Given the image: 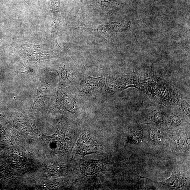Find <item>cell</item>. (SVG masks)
<instances>
[{"label": "cell", "mask_w": 190, "mask_h": 190, "mask_svg": "<svg viewBox=\"0 0 190 190\" xmlns=\"http://www.w3.org/2000/svg\"><path fill=\"white\" fill-rule=\"evenodd\" d=\"M14 154H15V153H16V152H15V151H14Z\"/></svg>", "instance_id": "cell-22"}, {"label": "cell", "mask_w": 190, "mask_h": 190, "mask_svg": "<svg viewBox=\"0 0 190 190\" xmlns=\"http://www.w3.org/2000/svg\"><path fill=\"white\" fill-rule=\"evenodd\" d=\"M28 134H29H29H30V132H28Z\"/></svg>", "instance_id": "cell-16"}, {"label": "cell", "mask_w": 190, "mask_h": 190, "mask_svg": "<svg viewBox=\"0 0 190 190\" xmlns=\"http://www.w3.org/2000/svg\"><path fill=\"white\" fill-rule=\"evenodd\" d=\"M155 119L157 123H160L163 121V118L161 114L159 112H157L155 114Z\"/></svg>", "instance_id": "cell-7"}, {"label": "cell", "mask_w": 190, "mask_h": 190, "mask_svg": "<svg viewBox=\"0 0 190 190\" xmlns=\"http://www.w3.org/2000/svg\"><path fill=\"white\" fill-rule=\"evenodd\" d=\"M20 154H21V153H20Z\"/></svg>", "instance_id": "cell-23"}, {"label": "cell", "mask_w": 190, "mask_h": 190, "mask_svg": "<svg viewBox=\"0 0 190 190\" xmlns=\"http://www.w3.org/2000/svg\"><path fill=\"white\" fill-rule=\"evenodd\" d=\"M25 152H26V153L27 152V150H25Z\"/></svg>", "instance_id": "cell-12"}, {"label": "cell", "mask_w": 190, "mask_h": 190, "mask_svg": "<svg viewBox=\"0 0 190 190\" xmlns=\"http://www.w3.org/2000/svg\"><path fill=\"white\" fill-rule=\"evenodd\" d=\"M28 154H30V153H31L30 151H28Z\"/></svg>", "instance_id": "cell-10"}, {"label": "cell", "mask_w": 190, "mask_h": 190, "mask_svg": "<svg viewBox=\"0 0 190 190\" xmlns=\"http://www.w3.org/2000/svg\"><path fill=\"white\" fill-rule=\"evenodd\" d=\"M21 159H22V160H23V157H21Z\"/></svg>", "instance_id": "cell-19"}, {"label": "cell", "mask_w": 190, "mask_h": 190, "mask_svg": "<svg viewBox=\"0 0 190 190\" xmlns=\"http://www.w3.org/2000/svg\"><path fill=\"white\" fill-rule=\"evenodd\" d=\"M58 104L66 110L71 112L75 116L78 113L77 107L75 98L69 91L61 92L58 101Z\"/></svg>", "instance_id": "cell-4"}, {"label": "cell", "mask_w": 190, "mask_h": 190, "mask_svg": "<svg viewBox=\"0 0 190 190\" xmlns=\"http://www.w3.org/2000/svg\"><path fill=\"white\" fill-rule=\"evenodd\" d=\"M43 186L45 187H47V185H46V184H44V185H43Z\"/></svg>", "instance_id": "cell-9"}, {"label": "cell", "mask_w": 190, "mask_h": 190, "mask_svg": "<svg viewBox=\"0 0 190 190\" xmlns=\"http://www.w3.org/2000/svg\"><path fill=\"white\" fill-rule=\"evenodd\" d=\"M18 152H16V154H18Z\"/></svg>", "instance_id": "cell-21"}, {"label": "cell", "mask_w": 190, "mask_h": 190, "mask_svg": "<svg viewBox=\"0 0 190 190\" xmlns=\"http://www.w3.org/2000/svg\"><path fill=\"white\" fill-rule=\"evenodd\" d=\"M99 4L101 5H106L107 4L113 3L114 1L111 0H98Z\"/></svg>", "instance_id": "cell-8"}, {"label": "cell", "mask_w": 190, "mask_h": 190, "mask_svg": "<svg viewBox=\"0 0 190 190\" xmlns=\"http://www.w3.org/2000/svg\"><path fill=\"white\" fill-rule=\"evenodd\" d=\"M132 81V79L127 77H108L106 79L105 91L111 94L116 93L134 84Z\"/></svg>", "instance_id": "cell-3"}, {"label": "cell", "mask_w": 190, "mask_h": 190, "mask_svg": "<svg viewBox=\"0 0 190 190\" xmlns=\"http://www.w3.org/2000/svg\"><path fill=\"white\" fill-rule=\"evenodd\" d=\"M57 168H58V169H60V167H57Z\"/></svg>", "instance_id": "cell-15"}, {"label": "cell", "mask_w": 190, "mask_h": 190, "mask_svg": "<svg viewBox=\"0 0 190 190\" xmlns=\"http://www.w3.org/2000/svg\"><path fill=\"white\" fill-rule=\"evenodd\" d=\"M127 24L125 21L120 22H109L100 25L98 27L94 29L82 28L84 30L89 31H98L105 33L107 32H118L127 29Z\"/></svg>", "instance_id": "cell-5"}, {"label": "cell", "mask_w": 190, "mask_h": 190, "mask_svg": "<svg viewBox=\"0 0 190 190\" xmlns=\"http://www.w3.org/2000/svg\"><path fill=\"white\" fill-rule=\"evenodd\" d=\"M9 134H11V132L10 131H9Z\"/></svg>", "instance_id": "cell-20"}, {"label": "cell", "mask_w": 190, "mask_h": 190, "mask_svg": "<svg viewBox=\"0 0 190 190\" xmlns=\"http://www.w3.org/2000/svg\"><path fill=\"white\" fill-rule=\"evenodd\" d=\"M58 150L61 151V149H60V148H59V149H58Z\"/></svg>", "instance_id": "cell-17"}, {"label": "cell", "mask_w": 190, "mask_h": 190, "mask_svg": "<svg viewBox=\"0 0 190 190\" xmlns=\"http://www.w3.org/2000/svg\"><path fill=\"white\" fill-rule=\"evenodd\" d=\"M41 186L42 187H43V185H41Z\"/></svg>", "instance_id": "cell-18"}, {"label": "cell", "mask_w": 190, "mask_h": 190, "mask_svg": "<svg viewBox=\"0 0 190 190\" xmlns=\"http://www.w3.org/2000/svg\"><path fill=\"white\" fill-rule=\"evenodd\" d=\"M1 132H2V133H3L4 131L3 130H1Z\"/></svg>", "instance_id": "cell-13"}, {"label": "cell", "mask_w": 190, "mask_h": 190, "mask_svg": "<svg viewBox=\"0 0 190 190\" xmlns=\"http://www.w3.org/2000/svg\"><path fill=\"white\" fill-rule=\"evenodd\" d=\"M17 154L18 155H20V154H19V153H18V154Z\"/></svg>", "instance_id": "cell-14"}, {"label": "cell", "mask_w": 190, "mask_h": 190, "mask_svg": "<svg viewBox=\"0 0 190 190\" xmlns=\"http://www.w3.org/2000/svg\"><path fill=\"white\" fill-rule=\"evenodd\" d=\"M20 156L21 157H22V155H21V154H20Z\"/></svg>", "instance_id": "cell-11"}, {"label": "cell", "mask_w": 190, "mask_h": 190, "mask_svg": "<svg viewBox=\"0 0 190 190\" xmlns=\"http://www.w3.org/2000/svg\"><path fill=\"white\" fill-rule=\"evenodd\" d=\"M6 154H7V153H6Z\"/></svg>", "instance_id": "cell-24"}, {"label": "cell", "mask_w": 190, "mask_h": 190, "mask_svg": "<svg viewBox=\"0 0 190 190\" xmlns=\"http://www.w3.org/2000/svg\"><path fill=\"white\" fill-rule=\"evenodd\" d=\"M98 162L93 161L89 163L85 170L86 174L88 175H93L98 172L99 170Z\"/></svg>", "instance_id": "cell-6"}, {"label": "cell", "mask_w": 190, "mask_h": 190, "mask_svg": "<svg viewBox=\"0 0 190 190\" xmlns=\"http://www.w3.org/2000/svg\"><path fill=\"white\" fill-rule=\"evenodd\" d=\"M105 82V78L104 76L93 77L84 75L79 81L78 88L82 94L89 95L102 88Z\"/></svg>", "instance_id": "cell-2"}, {"label": "cell", "mask_w": 190, "mask_h": 190, "mask_svg": "<svg viewBox=\"0 0 190 190\" xmlns=\"http://www.w3.org/2000/svg\"><path fill=\"white\" fill-rule=\"evenodd\" d=\"M75 153L83 157L90 154L101 153L100 146L93 136L87 132H83L75 145Z\"/></svg>", "instance_id": "cell-1"}]
</instances>
